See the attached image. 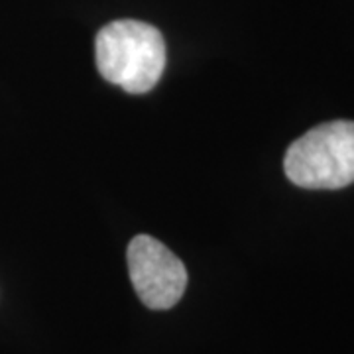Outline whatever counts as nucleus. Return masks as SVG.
Here are the masks:
<instances>
[{
	"mask_svg": "<svg viewBox=\"0 0 354 354\" xmlns=\"http://www.w3.org/2000/svg\"><path fill=\"white\" fill-rule=\"evenodd\" d=\"M95 59L99 73L109 83L132 95L148 93L164 75V36L152 24L116 20L97 34Z\"/></svg>",
	"mask_w": 354,
	"mask_h": 354,
	"instance_id": "f257e3e1",
	"label": "nucleus"
},
{
	"mask_svg": "<svg viewBox=\"0 0 354 354\" xmlns=\"http://www.w3.org/2000/svg\"><path fill=\"white\" fill-rule=\"evenodd\" d=\"M286 176L305 189H341L354 183V122L333 120L305 132L286 152Z\"/></svg>",
	"mask_w": 354,
	"mask_h": 354,
	"instance_id": "f03ea898",
	"label": "nucleus"
},
{
	"mask_svg": "<svg viewBox=\"0 0 354 354\" xmlns=\"http://www.w3.org/2000/svg\"><path fill=\"white\" fill-rule=\"evenodd\" d=\"M128 272L140 301L153 311L171 309L187 288V270L165 244L138 234L128 244Z\"/></svg>",
	"mask_w": 354,
	"mask_h": 354,
	"instance_id": "7ed1b4c3",
	"label": "nucleus"
}]
</instances>
